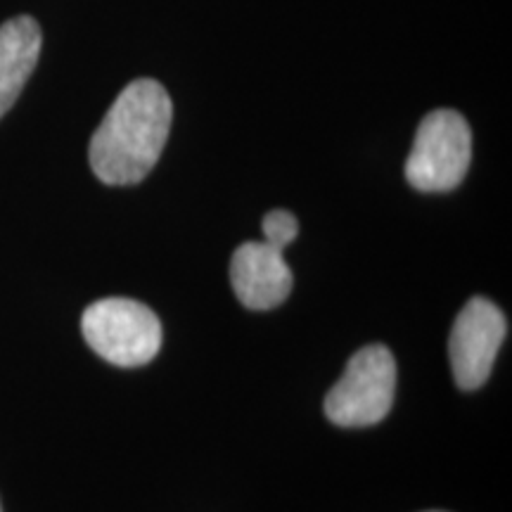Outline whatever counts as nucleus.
<instances>
[{
    "instance_id": "nucleus-5",
    "label": "nucleus",
    "mask_w": 512,
    "mask_h": 512,
    "mask_svg": "<svg viewBox=\"0 0 512 512\" xmlns=\"http://www.w3.org/2000/svg\"><path fill=\"white\" fill-rule=\"evenodd\" d=\"M508 335L503 311L486 297H472L458 313L448 339V356L460 389H477L489 380L498 349Z\"/></svg>"
},
{
    "instance_id": "nucleus-6",
    "label": "nucleus",
    "mask_w": 512,
    "mask_h": 512,
    "mask_svg": "<svg viewBox=\"0 0 512 512\" xmlns=\"http://www.w3.org/2000/svg\"><path fill=\"white\" fill-rule=\"evenodd\" d=\"M230 283L247 309L268 311L283 304L292 292V271L283 249L268 242H245L230 261Z\"/></svg>"
},
{
    "instance_id": "nucleus-4",
    "label": "nucleus",
    "mask_w": 512,
    "mask_h": 512,
    "mask_svg": "<svg viewBox=\"0 0 512 512\" xmlns=\"http://www.w3.org/2000/svg\"><path fill=\"white\" fill-rule=\"evenodd\" d=\"M470 159L472 133L463 114L434 110L420 121L415 133L406 178L420 192H448L463 183Z\"/></svg>"
},
{
    "instance_id": "nucleus-7",
    "label": "nucleus",
    "mask_w": 512,
    "mask_h": 512,
    "mask_svg": "<svg viewBox=\"0 0 512 512\" xmlns=\"http://www.w3.org/2000/svg\"><path fill=\"white\" fill-rule=\"evenodd\" d=\"M41 27L34 17H15L0 27V119L15 105L41 55Z\"/></svg>"
},
{
    "instance_id": "nucleus-1",
    "label": "nucleus",
    "mask_w": 512,
    "mask_h": 512,
    "mask_svg": "<svg viewBox=\"0 0 512 512\" xmlns=\"http://www.w3.org/2000/svg\"><path fill=\"white\" fill-rule=\"evenodd\" d=\"M174 119V105L155 79L131 81L93 133L88 159L107 185H133L155 169Z\"/></svg>"
},
{
    "instance_id": "nucleus-3",
    "label": "nucleus",
    "mask_w": 512,
    "mask_h": 512,
    "mask_svg": "<svg viewBox=\"0 0 512 512\" xmlns=\"http://www.w3.org/2000/svg\"><path fill=\"white\" fill-rule=\"evenodd\" d=\"M396 363L382 344L358 349L325 396V415L339 427H370L387 418L394 403Z\"/></svg>"
},
{
    "instance_id": "nucleus-2",
    "label": "nucleus",
    "mask_w": 512,
    "mask_h": 512,
    "mask_svg": "<svg viewBox=\"0 0 512 512\" xmlns=\"http://www.w3.org/2000/svg\"><path fill=\"white\" fill-rule=\"evenodd\" d=\"M81 332L95 354L121 368L145 366L162 347V323L155 311L126 297L100 299L88 306Z\"/></svg>"
},
{
    "instance_id": "nucleus-8",
    "label": "nucleus",
    "mask_w": 512,
    "mask_h": 512,
    "mask_svg": "<svg viewBox=\"0 0 512 512\" xmlns=\"http://www.w3.org/2000/svg\"><path fill=\"white\" fill-rule=\"evenodd\" d=\"M299 223L294 214L285 209H273L264 216V242L273 245L275 249H285L290 242L297 240Z\"/></svg>"
}]
</instances>
